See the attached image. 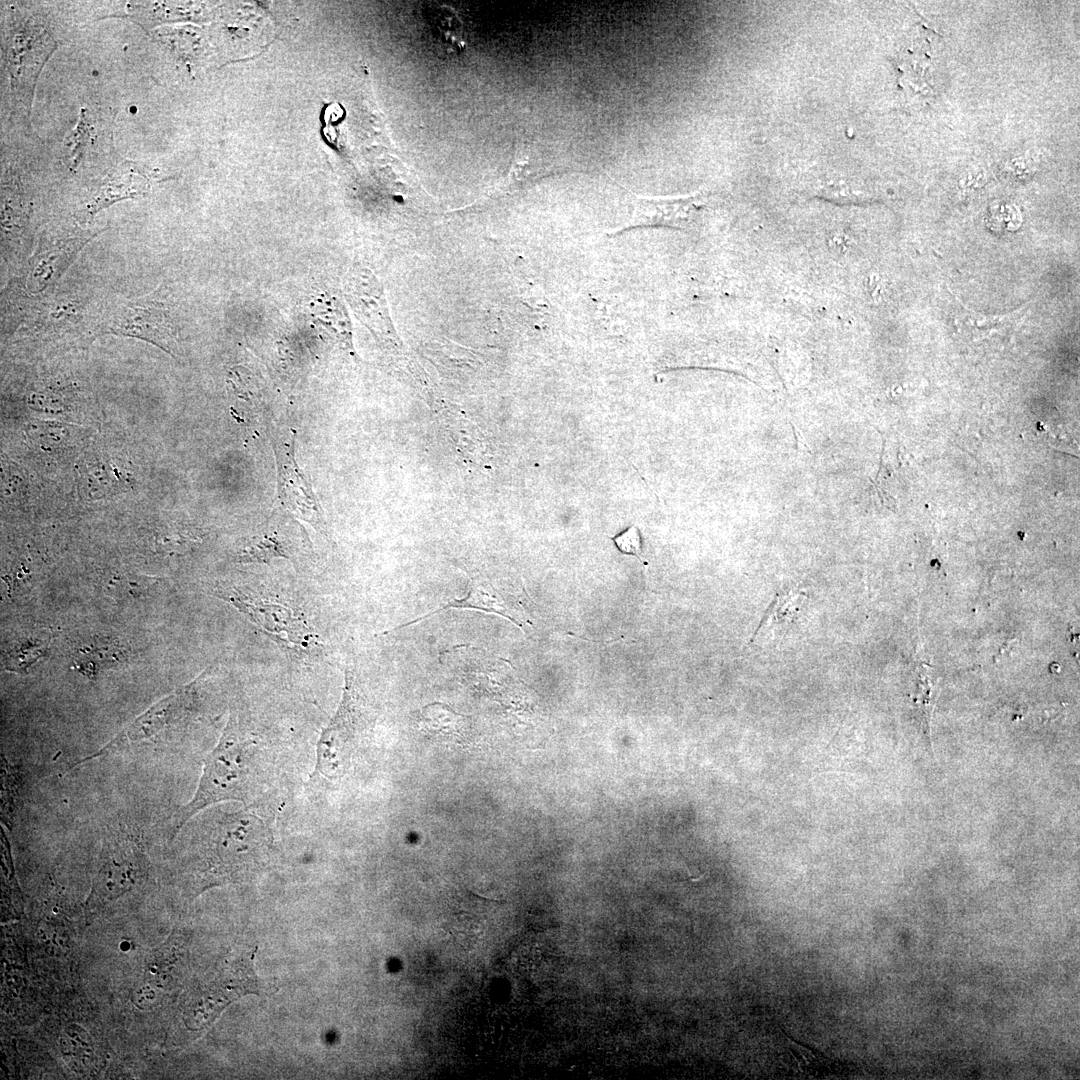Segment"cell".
<instances>
[{
    "label": "cell",
    "mask_w": 1080,
    "mask_h": 1080,
    "mask_svg": "<svg viewBox=\"0 0 1080 1080\" xmlns=\"http://www.w3.org/2000/svg\"><path fill=\"white\" fill-rule=\"evenodd\" d=\"M450 608H454V609L455 608L456 609H476V610H480V611H484V612H488V613H493V614H497V615H499L501 617L507 618L508 620L512 621L513 623H515L518 626L522 625L521 622L517 619V616L514 614V612L510 608V606L504 600L502 595H500V593L496 590V588L493 586V584L490 583L488 580H486L484 578L476 577V578H473L471 580L469 590H468L467 594L464 597H462L460 599L450 600L449 602H447L441 608H438V609H436V610H434V611H432V612H430V613H428V614H426L424 616H421V617H419L417 619H414V620H412V621H410L408 623L402 624L400 626H396V627L392 628L390 631H387V632L399 630V629L404 628L406 626L415 624V623H417L419 621H422L425 618H428V617H430L432 615H435V614H437V613H439V612H441L443 610L450 609Z\"/></svg>",
    "instance_id": "cell-9"
},
{
    "label": "cell",
    "mask_w": 1080,
    "mask_h": 1080,
    "mask_svg": "<svg viewBox=\"0 0 1080 1080\" xmlns=\"http://www.w3.org/2000/svg\"><path fill=\"white\" fill-rule=\"evenodd\" d=\"M613 541L622 553L641 558V540L636 527H630L627 531L614 537Z\"/></svg>",
    "instance_id": "cell-15"
},
{
    "label": "cell",
    "mask_w": 1080,
    "mask_h": 1080,
    "mask_svg": "<svg viewBox=\"0 0 1080 1080\" xmlns=\"http://www.w3.org/2000/svg\"><path fill=\"white\" fill-rule=\"evenodd\" d=\"M120 949H121L122 951H124V952H126V951L130 950V949H131V943H130L129 941H127V940H123V941H122V942L120 943Z\"/></svg>",
    "instance_id": "cell-17"
},
{
    "label": "cell",
    "mask_w": 1080,
    "mask_h": 1080,
    "mask_svg": "<svg viewBox=\"0 0 1080 1080\" xmlns=\"http://www.w3.org/2000/svg\"><path fill=\"white\" fill-rule=\"evenodd\" d=\"M367 720V708L355 676L347 669L340 706L318 742L316 770L320 774L328 778L342 774L346 745L366 728Z\"/></svg>",
    "instance_id": "cell-4"
},
{
    "label": "cell",
    "mask_w": 1080,
    "mask_h": 1080,
    "mask_svg": "<svg viewBox=\"0 0 1080 1080\" xmlns=\"http://www.w3.org/2000/svg\"><path fill=\"white\" fill-rule=\"evenodd\" d=\"M1022 310L1008 315L986 316L963 307L955 317V327L963 336L973 340L1006 337L1011 334L1023 318Z\"/></svg>",
    "instance_id": "cell-10"
},
{
    "label": "cell",
    "mask_w": 1080,
    "mask_h": 1080,
    "mask_svg": "<svg viewBox=\"0 0 1080 1080\" xmlns=\"http://www.w3.org/2000/svg\"><path fill=\"white\" fill-rule=\"evenodd\" d=\"M135 870L127 862L113 858L106 862L95 880L90 901L107 902L117 898L134 884Z\"/></svg>",
    "instance_id": "cell-11"
},
{
    "label": "cell",
    "mask_w": 1080,
    "mask_h": 1080,
    "mask_svg": "<svg viewBox=\"0 0 1080 1080\" xmlns=\"http://www.w3.org/2000/svg\"><path fill=\"white\" fill-rule=\"evenodd\" d=\"M132 1001L142 1010L152 1009L157 1002L156 991L148 985L142 986L134 993Z\"/></svg>",
    "instance_id": "cell-16"
},
{
    "label": "cell",
    "mask_w": 1080,
    "mask_h": 1080,
    "mask_svg": "<svg viewBox=\"0 0 1080 1080\" xmlns=\"http://www.w3.org/2000/svg\"><path fill=\"white\" fill-rule=\"evenodd\" d=\"M80 301L54 297L39 303L26 325L28 332L41 339L59 337L63 332L76 330L84 317Z\"/></svg>",
    "instance_id": "cell-8"
},
{
    "label": "cell",
    "mask_w": 1080,
    "mask_h": 1080,
    "mask_svg": "<svg viewBox=\"0 0 1080 1080\" xmlns=\"http://www.w3.org/2000/svg\"><path fill=\"white\" fill-rule=\"evenodd\" d=\"M212 593L231 603L258 625L292 659H309L321 654V638L291 607L237 587L219 585L212 588Z\"/></svg>",
    "instance_id": "cell-2"
},
{
    "label": "cell",
    "mask_w": 1080,
    "mask_h": 1080,
    "mask_svg": "<svg viewBox=\"0 0 1080 1080\" xmlns=\"http://www.w3.org/2000/svg\"><path fill=\"white\" fill-rule=\"evenodd\" d=\"M55 47L48 32L38 26H25L13 39L10 74L16 92L28 106L38 74Z\"/></svg>",
    "instance_id": "cell-5"
},
{
    "label": "cell",
    "mask_w": 1080,
    "mask_h": 1080,
    "mask_svg": "<svg viewBox=\"0 0 1080 1080\" xmlns=\"http://www.w3.org/2000/svg\"><path fill=\"white\" fill-rule=\"evenodd\" d=\"M269 754L242 729L232 713L220 740L204 761L194 797L175 815L173 834L201 809L224 800L247 805L261 801L273 778Z\"/></svg>",
    "instance_id": "cell-1"
},
{
    "label": "cell",
    "mask_w": 1080,
    "mask_h": 1080,
    "mask_svg": "<svg viewBox=\"0 0 1080 1080\" xmlns=\"http://www.w3.org/2000/svg\"><path fill=\"white\" fill-rule=\"evenodd\" d=\"M44 652V644L36 641L20 643L10 650L5 659L6 668L13 671H26Z\"/></svg>",
    "instance_id": "cell-14"
},
{
    "label": "cell",
    "mask_w": 1080,
    "mask_h": 1080,
    "mask_svg": "<svg viewBox=\"0 0 1080 1080\" xmlns=\"http://www.w3.org/2000/svg\"><path fill=\"white\" fill-rule=\"evenodd\" d=\"M101 332L138 338L174 355L178 330L164 291L122 299L102 315Z\"/></svg>",
    "instance_id": "cell-3"
},
{
    "label": "cell",
    "mask_w": 1080,
    "mask_h": 1080,
    "mask_svg": "<svg viewBox=\"0 0 1080 1080\" xmlns=\"http://www.w3.org/2000/svg\"><path fill=\"white\" fill-rule=\"evenodd\" d=\"M415 725L426 738L437 742L463 745L472 737L471 717L444 703H431L418 710Z\"/></svg>",
    "instance_id": "cell-7"
},
{
    "label": "cell",
    "mask_w": 1080,
    "mask_h": 1080,
    "mask_svg": "<svg viewBox=\"0 0 1080 1080\" xmlns=\"http://www.w3.org/2000/svg\"><path fill=\"white\" fill-rule=\"evenodd\" d=\"M274 558H289L285 544L275 535L255 536L237 554L241 563H269Z\"/></svg>",
    "instance_id": "cell-13"
},
{
    "label": "cell",
    "mask_w": 1080,
    "mask_h": 1080,
    "mask_svg": "<svg viewBox=\"0 0 1080 1080\" xmlns=\"http://www.w3.org/2000/svg\"><path fill=\"white\" fill-rule=\"evenodd\" d=\"M27 436L38 443L42 449H58L74 446V439L82 438L83 431H77L76 425L43 421L31 425L27 429Z\"/></svg>",
    "instance_id": "cell-12"
},
{
    "label": "cell",
    "mask_w": 1080,
    "mask_h": 1080,
    "mask_svg": "<svg viewBox=\"0 0 1080 1080\" xmlns=\"http://www.w3.org/2000/svg\"><path fill=\"white\" fill-rule=\"evenodd\" d=\"M92 237V233L80 232L39 244L29 261L26 279L28 290L40 293L52 285Z\"/></svg>",
    "instance_id": "cell-6"
}]
</instances>
